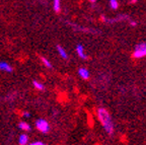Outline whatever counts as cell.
I'll list each match as a JSON object with an SVG mask.
<instances>
[{
    "instance_id": "2e32d148",
    "label": "cell",
    "mask_w": 146,
    "mask_h": 145,
    "mask_svg": "<svg viewBox=\"0 0 146 145\" xmlns=\"http://www.w3.org/2000/svg\"><path fill=\"white\" fill-rule=\"evenodd\" d=\"M23 116L25 117V118H30V117H31L30 113H27V112H25V113L23 114Z\"/></svg>"
},
{
    "instance_id": "4fadbf2b",
    "label": "cell",
    "mask_w": 146,
    "mask_h": 145,
    "mask_svg": "<svg viewBox=\"0 0 146 145\" xmlns=\"http://www.w3.org/2000/svg\"><path fill=\"white\" fill-rule=\"evenodd\" d=\"M109 3H110V7L112 9H114V10L118 9V7H119L118 0H109Z\"/></svg>"
},
{
    "instance_id": "7c38bea8",
    "label": "cell",
    "mask_w": 146,
    "mask_h": 145,
    "mask_svg": "<svg viewBox=\"0 0 146 145\" xmlns=\"http://www.w3.org/2000/svg\"><path fill=\"white\" fill-rule=\"evenodd\" d=\"M18 127H19V129L25 130V131H30L31 130V126L27 122H21L18 124Z\"/></svg>"
},
{
    "instance_id": "5bb4252c",
    "label": "cell",
    "mask_w": 146,
    "mask_h": 145,
    "mask_svg": "<svg viewBox=\"0 0 146 145\" xmlns=\"http://www.w3.org/2000/svg\"><path fill=\"white\" fill-rule=\"evenodd\" d=\"M42 62H43V64L45 65V67H47V68H52V63H51L47 58L42 57Z\"/></svg>"
},
{
    "instance_id": "9a60e30c",
    "label": "cell",
    "mask_w": 146,
    "mask_h": 145,
    "mask_svg": "<svg viewBox=\"0 0 146 145\" xmlns=\"http://www.w3.org/2000/svg\"><path fill=\"white\" fill-rule=\"evenodd\" d=\"M29 145H47V144H45L44 142H41V141H36V142H33Z\"/></svg>"
},
{
    "instance_id": "d6986e66",
    "label": "cell",
    "mask_w": 146,
    "mask_h": 145,
    "mask_svg": "<svg viewBox=\"0 0 146 145\" xmlns=\"http://www.w3.org/2000/svg\"><path fill=\"white\" fill-rule=\"evenodd\" d=\"M138 0H131V3H136Z\"/></svg>"
},
{
    "instance_id": "52a82bcc",
    "label": "cell",
    "mask_w": 146,
    "mask_h": 145,
    "mask_svg": "<svg viewBox=\"0 0 146 145\" xmlns=\"http://www.w3.org/2000/svg\"><path fill=\"white\" fill-rule=\"evenodd\" d=\"M0 70L1 71H4V72H7V73H10L12 72V67L10 64H8L7 62H0Z\"/></svg>"
},
{
    "instance_id": "277c9868",
    "label": "cell",
    "mask_w": 146,
    "mask_h": 145,
    "mask_svg": "<svg viewBox=\"0 0 146 145\" xmlns=\"http://www.w3.org/2000/svg\"><path fill=\"white\" fill-rule=\"evenodd\" d=\"M36 129L39 130L42 133H48L49 130H50V125L44 119H39V120L36 122Z\"/></svg>"
},
{
    "instance_id": "e0dca14e",
    "label": "cell",
    "mask_w": 146,
    "mask_h": 145,
    "mask_svg": "<svg viewBox=\"0 0 146 145\" xmlns=\"http://www.w3.org/2000/svg\"><path fill=\"white\" fill-rule=\"evenodd\" d=\"M129 23H130L131 27H136V25H137V23L135 21H130Z\"/></svg>"
},
{
    "instance_id": "30bf717a",
    "label": "cell",
    "mask_w": 146,
    "mask_h": 145,
    "mask_svg": "<svg viewBox=\"0 0 146 145\" xmlns=\"http://www.w3.org/2000/svg\"><path fill=\"white\" fill-rule=\"evenodd\" d=\"M53 7L56 12H59L61 9V0H53Z\"/></svg>"
},
{
    "instance_id": "6da1fadb",
    "label": "cell",
    "mask_w": 146,
    "mask_h": 145,
    "mask_svg": "<svg viewBox=\"0 0 146 145\" xmlns=\"http://www.w3.org/2000/svg\"><path fill=\"white\" fill-rule=\"evenodd\" d=\"M96 114H98V121H100L102 126H103L104 130L108 133V135H110V136L114 135L115 124L113 122L112 116L109 113V111L107 109H105V108H100L96 111Z\"/></svg>"
},
{
    "instance_id": "ba28073f",
    "label": "cell",
    "mask_w": 146,
    "mask_h": 145,
    "mask_svg": "<svg viewBox=\"0 0 146 145\" xmlns=\"http://www.w3.org/2000/svg\"><path fill=\"white\" fill-rule=\"evenodd\" d=\"M57 51H58V53H59L61 58H63V59H67V58H68V54H67V52L65 51V49H64L63 47L57 46Z\"/></svg>"
},
{
    "instance_id": "8fae6325",
    "label": "cell",
    "mask_w": 146,
    "mask_h": 145,
    "mask_svg": "<svg viewBox=\"0 0 146 145\" xmlns=\"http://www.w3.org/2000/svg\"><path fill=\"white\" fill-rule=\"evenodd\" d=\"M33 85H34L35 88L39 89V90H44V88H45L44 84L41 83L40 81H38V80H34V81H33Z\"/></svg>"
},
{
    "instance_id": "7a4b0ae2",
    "label": "cell",
    "mask_w": 146,
    "mask_h": 145,
    "mask_svg": "<svg viewBox=\"0 0 146 145\" xmlns=\"http://www.w3.org/2000/svg\"><path fill=\"white\" fill-rule=\"evenodd\" d=\"M133 57L135 59H141L146 57V43L141 42L135 46L134 52H133Z\"/></svg>"
},
{
    "instance_id": "5b68a950",
    "label": "cell",
    "mask_w": 146,
    "mask_h": 145,
    "mask_svg": "<svg viewBox=\"0 0 146 145\" xmlns=\"http://www.w3.org/2000/svg\"><path fill=\"white\" fill-rule=\"evenodd\" d=\"M76 54H77V56L79 57L80 59H82V60L87 59V55L85 54L84 48H83V46H82L81 44L76 46Z\"/></svg>"
},
{
    "instance_id": "8992f818",
    "label": "cell",
    "mask_w": 146,
    "mask_h": 145,
    "mask_svg": "<svg viewBox=\"0 0 146 145\" xmlns=\"http://www.w3.org/2000/svg\"><path fill=\"white\" fill-rule=\"evenodd\" d=\"M78 75L81 77L82 79H84V80H87L89 78V76H90L89 71L87 70L86 68H84V67H81V68L78 69Z\"/></svg>"
},
{
    "instance_id": "9c48e42d",
    "label": "cell",
    "mask_w": 146,
    "mask_h": 145,
    "mask_svg": "<svg viewBox=\"0 0 146 145\" xmlns=\"http://www.w3.org/2000/svg\"><path fill=\"white\" fill-rule=\"evenodd\" d=\"M27 142H29V137H27V135L21 134V136H19V138H18V143H19V145H27Z\"/></svg>"
},
{
    "instance_id": "ac0fdd59",
    "label": "cell",
    "mask_w": 146,
    "mask_h": 145,
    "mask_svg": "<svg viewBox=\"0 0 146 145\" xmlns=\"http://www.w3.org/2000/svg\"><path fill=\"white\" fill-rule=\"evenodd\" d=\"M89 2H91V3H96V0H88Z\"/></svg>"
},
{
    "instance_id": "3957f363",
    "label": "cell",
    "mask_w": 146,
    "mask_h": 145,
    "mask_svg": "<svg viewBox=\"0 0 146 145\" xmlns=\"http://www.w3.org/2000/svg\"><path fill=\"white\" fill-rule=\"evenodd\" d=\"M103 21H105L106 23H119V21H127L129 19V16L127 14H122V15H118L116 17H106V16L103 15L102 17Z\"/></svg>"
}]
</instances>
